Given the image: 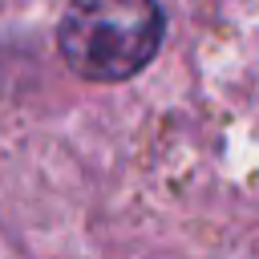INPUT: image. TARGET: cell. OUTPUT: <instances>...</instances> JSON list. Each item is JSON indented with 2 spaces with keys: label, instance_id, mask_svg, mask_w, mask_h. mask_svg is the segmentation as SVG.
<instances>
[{
  "label": "cell",
  "instance_id": "1",
  "mask_svg": "<svg viewBox=\"0 0 259 259\" xmlns=\"http://www.w3.org/2000/svg\"><path fill=\"white\" fill-rule=\"evenodd\" d=\"M158 0H69L57 24L61 61L85 81H130L162 49Z\"/></svg>",
  "mask_w": 259,
  "mask_h": 259
}]
</instances>
